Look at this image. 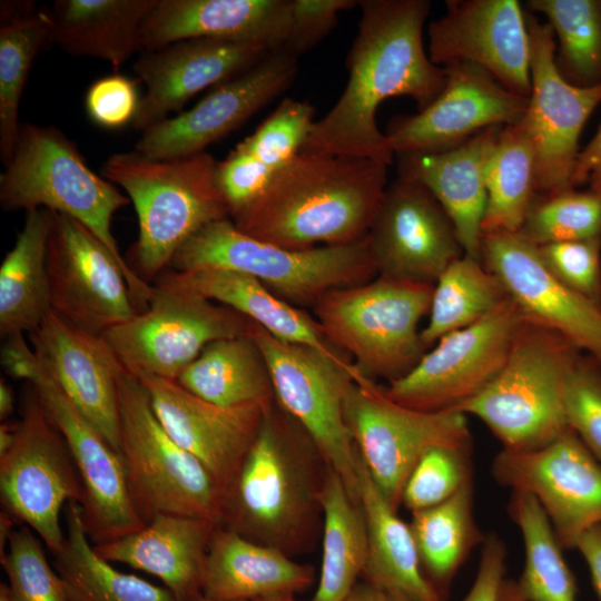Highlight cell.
I'll return each mask as SVG.
<instances>
[{
  "label": "cell",
  "mask_w": 601,
  "mask_h": 601,
  "mask_svg": "<svg viewBox=\"0 0 601 601\" xmlns=\"http://www.w3.org/2000/svg\"><path fill=\"white\" fill-rule=\"evenodd\" d=\"M433 290L434 284L377 276L328 292L312 308L327 341L364 376L390 383L425 354L418 324L430 312Z\"/></svg>",
  "instance_id": "8"
},
{
  "label": "cell",
  "mask_w": 601,
  "mask_h": 601,
  "mask_svg": "<svg viewBox=\"0 0 601 601\" xmlns=\"http://www.w3.org/2000/svg\"><path fill=\"white\" fill-rule=\"evenodd\" d=\"M253 601H300L297 600L294 594H286V593H277V594H270L262 598H257ZM313 601V600H309Z\"/></svg>",
  "instance_id": "59"
},
{
  "label": "cell",
  "mask_w": 601,
  "mask_h": 601,
  "mask_svg": "<svg viewBox=\"0 0 601 601\" xmlns=\"http://www.w3.org/2000/svg\"><path fill=\"white\" fill-rule=\"evenodd\" d=\"M314 580L312 565L218 525L208 549L201 593L223 601H253L303 592Z\"/></svg>",
  "instance_id": "30"
},
{
  "label": "cell",
  "mask_w": 601,
  "mask_h": 601,
  "mask_svg": "<svg viewBox=\"0 0 601 601\" xmlns=\"http://www.w3.org/2000/svg\"><path fill=\"white\" fill-rule=\"evenodd\" d=\"M497 601H528L520 593L515 580L504 578L499 590Z\"/></svg>",
  "instance_id": "57"
},
{
  "label": "cell",
  "mask_w": 601,
  "mask_h": 601,
  "mask_svg": "<svg viewBox=\"0 0 601 601\" xmlns=\"http://www.w3.org/2000/svg\"><path fill=\"white\" fill-rule=\"evenodd\" d=\"M217 526L207 519L158 514L139 531L93 546L110 563L149 573L177 601H187L201 593L208 549Z\"/></svg>",
  "instance_id": "29"
},
{
  "label": "cell",
  "mask_w": 601,
  "mask_h": 601,
  "mask_svg": "<svg viewBox=\"0 0 601 601\" xmlns=\"http://www.w3.org/2000/svg\"><path fill=\"white\" fill-rule=\"evenodd\" d=\"M427 27V55L446 68L472 63L510 91L531 93L530 35L518 0H447Z\"/></svg>",
  "instance_id": "20"
},
{
  "label": "cell",
  "mask_w": 601,
  "mask_h": 601,
  "mask_svg": "<svg viewBox=\"0 0 601 601\" xmlns=\"http://www.w3.org/2000/svg\"><path fill=\"white\" fill-rule=\"evenodd\" d=\"M445 69L446 83L432 104L391 122L385 135L394 155L444 151L487 128L518 124L525 115L529 98L484 69L472 63Z\"/></svg>",
  "instance_id": "23"
},
{
  "label": "cell",
  "mask_w": 601,
  "mask_h": 601,
  "mask_svg": "<svg viewBox=\"0 0 601 601\" xmlns=\"http://www.w3.org/2000/svg\"><path fill=\"white\" fill-rule=\"evenodd\" d=\"M314 114L309 102L285 98L252 135L217 161V183L230 217L300 151L315 122Z\"/></svg>",
  "instance_id": "31"
},
{
  "label": "cell",
  "mask_w": 601,
  "mask_h": 601,
  "mask_svg": "<svg viewBox=\"0 0 601 601\" xmlns=\"http://www.w3.org/2000/svg\"><path fill=\"white\" fill-rule=\"evenodd\" d=\"M580 355L559 333L524 318L497 375L452 410L480 418L505 450L541 449L569 427L564 388Z\"/></svg>",
  "instance_id": "7"
},
{
  "label": "cell",
  "mask_w": 601,
  "mask_h": 601,
  "mask_svg": "<svg viewBox=\"0 0 601 601\" xmlns=\"http://www.w3.org/2000/svg\"><path fill=\"white\" fill-rule=\"evenodd\" d=\"M386 183L385 164L299 151L230 219L244 234L289 249L348 244L367 236Z\"/></svg>",
  "instance_id": "2"
},
{
  "label": "cell",
  "mask_w": 601,
  "mask_h": 601,
  "mask_svg": "<svg viewBox=\"0 0 601 601\" xmlns=\"http://www.w3.org/2000/svg\"><path fill=\"white\" fill-rule=\"evenodd\" d=\"M169 267L248 274L299 308L313 307L328 292L377 277L368 236L348 244L289 249L244 234L230 218L198 230L179 247Z\"/></svg>",
  "instance_id": "6"
},
{
  "label": "cell",
  "mask_w": 601,
  "mask_h": 601,
  "mask_svg": "<svg viewBox=\"0 0 601 601\" xmlns=\"http://www.w3.org/2000/svg\"><path fill=\"white\" fill-rule=\"evenodd\" d=\"M322 564L313 601H343L362 577L367 560V531L359 501L348 493L329 465L322 495Z\"/></svg>",
  "instance_id": "37"
},
{
  "label": "cell",
  "mask_w": 601,
  "mask_h": 601,
  "mask_svg": "<svg viewBox=\"0 0 601 601\" xmlns=\"http://www.w3.org/2000/svg\"><path fill=\"white\" fill-rule=\"evenodd\" d=\"M140 99L136 80L121 73H111L89 86L85 108L93 124L115 130L132 124Z\"/></svg>",
  "instance_id": "50"
},
{
  "label": "cell",
  "mask_w": 601,
  "mask_h": 601,
  "mask_svg": "<svg viewBox=\"0 0 601 601\" xmlns=\"http://www.w3.org/2000/svg\"><path fill=\"white\" fill-rule=\"evenodd\" d=\"M472 445L434 446L411 472L402 504L411 512L437 505L472 481Z\"/></svg>",
  "instance_id": "47"
},
{
  "label": "cell",
  "mask_w": 601,
  "mask_h": 601,
  "mask_svg": "<svg viewBox=\"0 0 601 601\" xmlns=\"http://www.w3.org/2000/svg\"><path fill=\"white\" fill-rule=\"evenodd\" d=\"M492 475L502 486L535 496L563 550L575 549L601 524V464L570 427L538 450L502 449Z\"/></svg>",
  "instance_id": "17"
},
{
  "label": "cell",
  "mask_w": 601,
  "mask_h": 601,
  "mask_svg": "<svg viewBox=\"0 0 601 601\" xmlns=\"http://www.w3.org/2000/svg\"><path fill=\"white\" fill-rule=\"evenodd\" d=\"M129 203L115 184L89 168L76 142L60 129L21 124L12 157L0 175L2 209L46 208L78 220L120 263L128 275L135 305L142 311L154 285L132 270L111 231L114 215Z\"/></svg>",
  "instance_id": "5"
},
{
  "label": "cell",
  "mask_w": 601,
  "mask_h": 601,
  "mask_svg": "<svg viewBox=\"0 0 601 601\" xmlns=\"http://www.w3.org/2000/svg\"><path fill=\"white\" fill-rule=\"evenodd\" d=\"M358 3L354 0H292V28L284 51L298 58L335 28L341 11Z\"/></svg>",
  "instance_id": "51"
},
{
  "label": "cell",
  "mask_w": 601,
  "mask_h": 601,
  "mask_svg": "<svg viewBox=\"0 0 601 601\" xmlns=\"http://www.w3.org/2000/svg\"><path fill=\"white\" fill-rule=\"evenodd\" d=\"M1 362L9 375L35 388L61 433L81 483L79 504L91 542H111L142 529L146 523L132 500L122 455L71 404L22 335L7 338Z\"/></svg>",
  "instance_id": "10"
},
{
  "label": "cell",
  "mask_w": 601,
  "mask_h": 601,
  "mask_svg": "<svg viewBox=\"0 0 601 601\" xmlns=\"http://www.w3.org/2000/svg\"><path fill=\"white\" fill-rule=\"evenodd\" d=\"M538 247L546 266L563 284L601 307V238Z\"/></svg>",
  "instance_id": "49"
},
{
  "label": "cell",
  "mask_w": 601,
  "mask_h": 601,
  "mask_svg": "<svg viewBox=\"0 0 601 601\" xmlns=\"http://www.w3.org/2000/svg\"><path fill=\"white\" fill-rule=\"evenodd\" d=\"M520 233L536 246L601 238V195L570 189L535 196Z\"/></svg>",
  "instance_id": "45"
},
{
  "label": "cell",
  "mask_w": 601,
  "mask_h": 601,
  "mask_svg": "<svg viewBox=\"0 0 601 601\" xmlns=\"http://www.w3.org/2000/svg\"><path fill=\"white\" fill-rule=\"evenodd\" d=\"M176 382L189 393L220 406L275 402L266 358L252 334L209 343Z\"/></svg>",
  "instance_id": "36"
},
{
  "label": "cell",
  "mask_w": 601,
  "mask_h": 601,
  "mask_svg": "<svg viewBox=\"0 0 601 601\" xmlns=\"http://www.w3.org/2000/svg\"><path fill=\"white\" fill-rule=\"evenodd\" d=\"M187 601H223V600H216V599H211V598H208L206 595H204L203 593L187 600ZM236 601H245V600H236Z\"/></svg>",
  "instance_id": "62"
},
{
  "label": "cell",
  "mask_w": 601,
  "mask_h": 601,
  "mask_svg": "<svg viewBox=\"0 0 601 601\" xmlns=\"http://www.w3.org/2000/svg\"><path fill=\"white\" fill-rule=\"evenodd\" d=\"M14 407L13 391L3 378L0 381V418L7 420Z\"/></svg>",
  "instance_id": "56"
},
{
  "label": "cell",
  "mask_w": 601,
  "mask_h": 601,
  "mask_svg": "<svg viewBox=\"0 0 601 601\" xmlns=\"http://www.w3.org/2000/svg\"><path fill=\"white\" fill-rule=\"evenodd\" d=\"M292 0H158L141 28L142 50L194 38L285 50Z\"/></svg>",
  "instance_id": "27"
},
{
  "label": "cell",
  "mask_w": 601,
  "mask_h": 601,
  "mask_svg": "<svg viewBox=\"0 0 601 601\" xmlns=\"http://www.w3.org/2000/svg\"><path fill=\"white\" fill-rule=\"evenodd\" d=\"M555 38L560 76L579 88L601 86V0H529Z\"/></svg>",
  "instance_id": "44"
},
{
  "label": "cell",
  "mask_w": 601,
  "mask_h": 601,
  "mask_svg": "<svg viewBox=\"0 0 601 601\" xmlns=\"http://www.w3.org/2000/svg\"><path fill=\"white\" fill-rule=\"evenodd\" d=\"M102 176L120 186L135 206L139 233L129 265L149 284L193 235L230 218L217 183V161L207 151L170 160L117 152L104 162Z\"/></svg>",
  "instance_id": "4"
},
{
  "label": "cell",
  "mask_w": 601,
  "mask_h": 601,
  "mask_svg": "<svg viewBox=\"0 0 601 601\" xmlns=\"http://www.w3.org/2000/svg\"><path fill=\"white\" fill-rule=\"evenodd\" d=\"M298 58L270 51L240 73L216 85L186 111L141 132L134 151L152 160H170L205 152L277 98L294 81Z\"/></svg>",
  "instance_id": "19"
},
{
  "label": "cell",
  "mask_w": 601,
  "mask_h": 601,
  "mask_svg": "<svg viewBox=\"0 0 601 601\" xmlns=\"http://www.w3.org/2000/svg\"><path fill=\"white\" fill-rule=\"evenodd\" d=\"M506 555L504 541L495 533L486 535L474 582L462 601H497L505 578Z\"/></svg>",
  "instance_id": "52"
},
{
  "label": "cell",
  "mask_w": 601,
  "mask_h": 601,
  "mask_svg": "<svg viewBox=\"0 0 601 601\" xmlns=\"http://www.w3.org/2000/svg\"><path fill=\"white\" fill-rule=\"evenodd\" d=\"M503 127L440 152L398 155V176L423 184L451 218L465 255L480 259L486 167Z\"/></svg>",
  "instance_id": "28"
},
{
  "label": "cell",
  "mask_w": 601,
  "mask_h": 601,
  "mask_svg": "<svg viewBox=\"0 0 601 601\" xmlns=\"http://www.w3.org/2000/svg\"><path fill=\"white\" fill-rule=\"evenodd\" d=\"M523 321L508 297L480 321L441 337L407 374L382 388L387 397L408 408L452 410L497 375Z\"/></svg>",
  "instance_id": "15"
},
{
  "label": "cell",
  "mask_w": 601,
  "mask_h": 601,
  "mask_svg": "<svg viewBox=\"0 0 601 601\" xmlns=\"http://www.w3.org/2000/svg\"><path fill=\"white\" fill-rule=\"evenodd\" d=\"M155 285L196 293L228 306L280 341L344 354L327 341L314 316L283 300L248 274L220 268L165 270Z\"/></svg>",
  "instance_id": "32"
},
{
  "label": "cell",
  "mask_w": 601,
  "mask_h": 601,
  "mask_svg": "<svg viewBox=\"0 0 601 601\" xmlns=\"http://www.w3.org/2000/svg\"><path fill=\"white\" fill-rule=\"evenodd\" d=\"M17 426L18 422L13 424L4 422L0 425V455L12 446L17 435Z\"/></svg>",
  "instance_id": "58"
},
{
  "label": "cell",
  "mask_w": 601,
  "mask_h": 601,
  "mask_svg": "<svg viewBox=\"0 0 601 601\" xmlns=\"http://www.w3.org/2000/svg\"><path fill=\"white\" fill-rule=\"evenodd\" d=\"M268 52L264 48L229 40L186 39L146 51L134 72L146 86L132 127L144 132L178 112L203 91L248 69Z\"/></svg>",
  "instance_id": "26"
},
{
  "label": "cell",
  "mask_w": 601,
  "mask_h": 601,
  "mask_svg": "<svg viewBox=\"0 0 601 601\" xmlns=\"http://www.w3.org/2000/svg\"><path fill=\"white\" fill-rule=\"evenodd\" d=\"M480 260L523 317L552 329L601 364V307L563 284L520 231L482 234Z\"/></svg>",
  "instance_id": "22"
},
{
  "label": "cell",
  "mask_w": 601,
  "mask_h": 601,
  "mask_svg": "<svg viewBox=\"0 0 601 601\" xmlns=\"http://www.w3.org/2000/svg\"><path fill=\"white\" fill-rule=\"evenodd\" d=\"M0 601H10L6 583L0 584Z\"/></svg>",
  "instance_id": "61"
},
{
  "label": "cell",
  "mask_w": 601,
  "mask_h": 601,
  "mask_svg": "<svg viewBox=\"0 0 601 601\" xmlns=\"http://www.w3.org/2000/svg\"><path fill=\"white\" fill-rule=\"evenodd\" d=\"M252 336L266 358L275 402L307 432L359 501L355 444L344 417V401L357 367L346 354L287 343L258 325Z\"/></svg>",
  "instance_id": "11"
},
{
  "label": "cell",
  "mask_w": 601,
  "mask_h": 601,
  "mask_svg": "<svg viewBox=\"0 0 601 601\" xmlns=\"http://www.w3.org/2000/svg\"><path fill=\"white\" fill-rule=\"evenodd\" d=\"M508 512L524 545V565L516 581L528 601H577L575 577L563 558L552 524L530 493L512 491Z\"/></svg>",
  "instance_id": "42"
},
{
  "label": "cell",
  "mask_w": 601,
  "mask_h": 601,
  "mask_svg": "<svg viewBox=\"0 0 601 601\" xmlns=\"http://www.w3.org/2000/svg\"><path fill=\"white\" fill-rule=\"evenodd\" d=\"M530 35L531 93L520 124L535 151V189L540 196L560 194L571 179L579 139L594 108L601 102V86L579 88L559 73L555 38L548 22L525 11Z\"/></svg>",
  "instance_id": "16"
},
{
  "label": "cell",
  "mask_w": 601,
  "mask_h": 601,
  "mask_svg": "<svg viewBox=\"0 0 601 601\" xmlns=\"http://www.w3.org/2000/svg\"><path fill=\"white\" fill-rule=\"evenodd\" d=\"M386 599L385 591L364 581L357 582L343 601H386Z\"/></svg>",
  "instance_id": "55"
},
{
  "label": "cell",
  "mask_w": 601,
  "mask_h": 601,
  "mask_svg": "<svg viewBox=\"0 0 601 601\" xmlns=\"http://www.w3.org/2000/svg\"><path fill=\"white\" fill-rule=\"evenodd\" d=\"M386 594H387L386 601H413L412 599L397 592H386Z\"/></svg>",
  "instance_id": "60"
},
{
  "label": "cell",
  "mask_w": 601,
  "mask_h": 601,
  "mask_svg": "<svg viewBox=\"0 0 601 601\" xmlns=\"http://www.w3.org/2000/svg\"><path fill=\"white\" fill-rule=\"evenodd\" d=\"M256 325L196 293L154 285L147 307L102 336L128 373L176 381L209 343L250 335Z\"/></svg>",
  "instance_id": "13"
},
{
  "label": "cell",
  "mask_w": 601,
  "mask_h": 601,
  "mask_svg": "<svg viewBox=\"0 0 601 601\" xmlns=\"http://www.w3.org/2000/svg\"><path fill=\"white\" fill-rule=\"evenodd\" d=\"M52 211H27L22 230L0 266V334H30L51 309L47 248Z\"/></svg>",
  "instance_id": "35"
},
{
  "label": "cell",
  "mask_w": 601,
  "mask_h": 601,
  "mask_svg": "<svg viewBox=\"0 0 601 601\" xmlns=\"http://www.w3.org/2000/svg\"><path fill=\"white\" fill-rule=\"evenodd\" d=\"M66 533L53 565L73 601H177L164 585L115 569L101 558L88 536L78 502L65 510Z\"/></svg>",
  "instance_id": "39"
},
{
  "label": "cell",
  "mask_w": 601,
  "mask_h": 601,
  "mask_svg": "<svg viewBox=\"0 0 601 601\" xmlns=\"http://www.w3.org/2000/svg\"><path fill=\"white\" fill-rule=\"evenodd\" d=\"M120 453L145 523L158 514L207 519L220 525L224 490L213 474L166 432L140 381L118 380Z\"/></svg>",
  "instance_id": "9"
},
{
  "label": "cell",
  "mask_w": 601,
  "mask_h": 601,
  "mask_svg": "<svg viewBox=\"0 0 601 601\" xmlns=\"http://www.w3.org/2000/svg\"><path fill=\"white\" fill-rule=\"evenodd\" d=\"M508 297L500 279L480 259L463 254L434 284L428 323L421 331L425 348L480 321Z\"/></svg>",
  "instance_id": "43"
},
{
  "label": "cell",
  "mask_w": 601,
  "mask_h": 601,
  "mask_svg": "<svg viewBox=\"0 0 601 601\" xmlns=\"http://www.w3.org/2000/svg\"><path fill=\"white\" fill-rule=\"evenodd\" d=\"M358 499L367 531L364 581L413 601H444L426 579L410 523L385 500L355 446Z\"/></svg>",
  "instance_id": "33"
},
{
  "label": "cell",
  "mask_w": 601,
  "mask_h": 601,
  "mask_svg": "<svg viewBox=\"0 0 601 601\" xmlns=\"http://www.w3.org/2000/svg\"><path fill=\"white\" fill-rule=\"evenodd\" d=\"M358 6L362 14L346 58V87L329 111L313 124L300 151L388 166L394 152L376 124L380 105L407 96L422 110L442 92L447 75L424 48L430 1L363 0Z\"/></svg>",
  "instance_id": "1"
},
{
  "label": "cell",
  "mask_w": 601,
  "mask_h": 601,
  "mask_svg": "<svg viewBox=\"0 0 601 601\" xmlns=\"http://www.w3.org/2000/svg\"><path fill=\"white\" fill-rule=\"evenodd\" d=\"M572 187L588 184L589 189L601 195V124L577 157L571 179Z\"/></svg>",
  "instance_id": "53"
},
{
  "label": "cell",
  "mask_w": 601,
  "mask_h": 601,
  "mask_svg": "<svg viewBox=\"0 0 601 601\" xmlns=\"http://www.w3.org/2000/svg\"><path fill=\"white\" fill-rule=\"evenodd\" d=\"M344 417L371 477L396 511L405 483L426 451L472 445L465 414L405 407L358 370L344 401Z\"/></svg>",
  "instance_id": "12"
},
{
  "label": "cell",
  "mask_w": 601,
  "mask_h": 601,
  "mask_svg": "<svg viewBox=\"0 0 601 601\" xmlns=\"http://www.w3.org/2000/svg\"><path fill=\"white\" fill-rule=\"evenodd\" d=\"M158 0H58L51 42L71 56L107 61L117 71L142 50L141 28Z\"/></svg>",
  "instance_id": "34"
},
{
  "label": "cell",
  "mask_w": 601,
  "mask_h": 601,
  "mask_svg": "<svg viewBox=\"0 0 601 601\" xmlns=\"http://www.w3.org/2000/svg\"><path fill=\"white\" fill-rule=\"evenodd\" d=\"M535 151L520 124L501 129L487 162L482 234L520 231L535 196Z\"/></svg>",
  "instance_id": "41"
},
{
  "label": "cell",
  "mask_w": 601,
  "mask_h": 601,
  "mask_svg": "<svg viewBox=\"0 0 601 601\" xmlns=\"http://www.w3.org/2000/svg\"><path fill=\"white\" fill-rule=\"evenodd\" d=\"M51 309L75 326L102 335L137 313L128 275L82 224L52 211L47 248Z\"/></svg>",
  "instance_id": "18"
},
{
  "label": "cell",
  "mask_w": 601,
  "mask_h": 601,
  "mask_svg": "<svg viewBox=\"0 0 601 601\" xmlns=\"http://www.w3.org/2000/svg\"><path fill=\"white\" fill-rule=\"evenodd\" d=\"M575 549L589 568L593 589L601 601V524L588 530Z\"/></svg>",
  "instance_id": "54"
},
{
  "label": "cell",
  "mask_w": 601,
  "mask_h": 601,
  "mask_svg": "<svg viewBox=\"0 0 601 601\" xmlns=\"http://www.w3.org/2000/svg\"><path fill=\"white\" fill-rule=\"evenodd\" d=\"M29 337L36 357L61 392L120 453L118 380L125 368L105 337L52 309Z\"/></svg>",
  "instance_id": "25"
},
{
  "label": "cell",
  "mask_w": 601,
  "mask_h": 601,
  "mask_svg": "<svg viewBox=\"0 0 601 601\" xmlns=\"http://www.w3.org/2000/svg\"><path fill=\"white\" fill-rule=\"evenodd\" d=\"M0 8V158L6 166L18 140L19 105L29 71L51 42L52 14L30 1H2Z\"/></svg>",
  "instance_id": "38"
},
{
  "label": "cell",
  "mask_w": 601,
  "mask_h": 601,
  "mask_svg": "<svg viewBox=\"0 0 601 601\" xmlns=\"http://www.w3.org/2000/svg\"><path fill=\"white\" fill-rule=\"evenodd\" d=\"M0 495L7 512L52 554L62 548L61 512L70 502L80 503L82 489L68 446L30 384L16 440L0 455Z\"/></svg>",
  "instance_id": "14"
},
{
  "label": "cell",
  "mask_w": 601,
  "mask_h": 601,
  "mask_svg": "<svg viewBox=\"0 0 601 601\" xmlns=\"http://www.w3.org/2000/svg\"><path fill=\"white\" fill-rule=\"evenodd\" d=\"M137 378L166 432L213 474L225 494L274 402L226 407L189 393L175 380L152 375Z\"/></svg>",
  "instance_id": "24"
},
{
  "label": "cell",
  "mask_w": 601,
  "mask_h": 601,
  "mask_svg": "<svg viewBox=\"0 0 601 601\" xmlns=\"http://www.w3.org/2000/svg\"><path fill=\"white\" fill-rule=\"evenodd\" d=\"M410 526L423 572L445 601L456 572L486 538L474 518L473 480L446 501L412 512Z\"/></svg>",
  "instance_id": "40"
},
{
  "label": "cell",
  "mask_w": 601,
  "mask_h": 601,
  "mask_svg": "<svg viewBox=\"0 0 601 601\" xmlns=\"http://www.w3.org/2000/svg\"><path fill=\"white\" fill-rule=\"evenodd\" d=\"M566 425L601 464V364L580 355L564 388Z\"/></svg>",
  "instance_id": "48"
},
{
  "label": "cell",
  "mask_w": 601,
  "mask_h": 601,
  "mask_svg": "<svg viewBox=\"0 0 601 601\" xmlns=\"http://www.w3.org/2000/svg\"><path fill=\"white\" fill-rule=\"evenodd\" d=\"M377 276L435 284L464 252L455 227L421 183L401 177L386 187L367 234Z\"/></svg>",
  "instance_id": "21"
},
{
  "label": "cell",
  "mask_w": 601,
  "mask_h": 601,
  "mask_svg": "<svg viewBox=\"0 0 601 601\" xmlns=\"http://www.w3.org/2000/svg\"><path fill=\"white\" fill-rule=\"evenodd\" d=\"M328 466L307 432L274 402L225 491L220 525L292 558L309 552L323 524Z\"/></svg>",
  "instance_id": "3"
},
{
  "label": "cell",
  "mask_w": 601,
  "mask_h": 601,
  "mask_svg": "<svg viewBox=\"0 0 601 601\" xmlns=\"http://www.w3.org/2000/svg\"><path fill=\"white\" fill-rule=\"evenodd\" d=\"M10 601H73L46 555L42 541L26 524L14 529L0 555Z\"/></svg>",
  "instance_id": "46"
}]
</instances>
